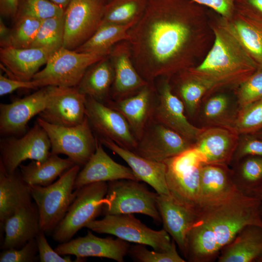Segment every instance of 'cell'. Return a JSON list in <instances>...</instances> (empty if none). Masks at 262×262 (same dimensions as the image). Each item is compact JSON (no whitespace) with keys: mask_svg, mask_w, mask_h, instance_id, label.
<instances>
[{"mask_svg":"<svg viewBox=\"0 0 262 262\" xmlns=\"http://www.w3.org/2000/svg\"><path fill=\"white\" fill-rule=\"evenodd\" d=\"M136 23L126 25L101 24L87 41L75 50L79 52H102L109 54L115 44L128 40L129 31Z\"/></svg>","mask_w":262,"mask_h":262,"instance_id":"cell-32","label":"cell"},{"mask_svg":"<svg viewBox=\"0 0 262 262\" xmlns=\"http://www.w3.org/2000/svg\"><path fill=\"white\" fill-rule=\"evenodd\" d=\"M105 0H71L65 10L63 47L75 50L87 41L100 26Z\"/></svg>","mask_w":262,"mask_h":262,"instance_id":"cell-12","label":"cell"},{"mask_svg":"<svg viewBox=\"0 0 262 262\" xmlns=\"http://www.w3.org/2000/svg\"><path fill=\"white\" fill-rule=\"evenodd\" d=\"M238 135L226 127L202 128L193 147L200 153L204 164L227 165L236 150Z\"/></svg>","mask_w":262,"mask_h":262,"instance_id":"cell-21","label":"cell"},{"mask_svg":"<svg viewBox=\"0 0 262 262\" xmlns=\"http://www.w3.org/2000/svg\"><path fill=\"white\" fill-rule=\"evenodd\" d=\"M251 195L258 197L262 202V184L253 191Z\"/></svg>","mask_w":262,"mask_h":262,"instance_id":"cell-53","label":"cell"},{"mask_svg":"<svg viewBox=\"0 0 262 262\" xmlns=\"http://www.w3.org/2000/svg\"><path fill=\"white\" fill-rule=\"evenodd\" d=\"M64 13V9L49 0H19L15 19L31 17L44 20L63 16Z\"/></svg>","mask_w":262,"mask_h":262,"instance_id":"cell-41","label":"cell"},{"mask_svg":"<svg viewBox=\"0 0 262 262\" xmlns=\"http://www.w3.org/2000/svg\"><path fill=\"white\" fill-rule=\"evenodd\" d=\"M54 52L44 48L0 47V68L7 72L9 78L31 81Z\"/></svg>","mask_w":262,"mask_h":262,"instance_id":"cell-22","label":"cell"},{"mask_svg":"<svg viewBox=\"0 0 262 262\" xmlns=\"http://www.w3.org/2000/svg\"><path fill=\"white\" fill-rule=\"evenodd\" d=\"M51 144L45 131L37 122L21 137L5 136L0 140V166L11 173L24 161H43L50 155Z\"/></svg>","mask_w":262,"mask_h":262,"instance_id":"cell-11","label":"cell"},{"mask_svg":"<svg viewBox=\"0 0 262 262\" xmlns=\"http://www.w3.org/2000/svg\"><path fill=\"white\" fill-rule=\"evenodd\" d=\"M139 181L123 179L107 182L102 213L104 215L140 213L161 223L157 204L158 194L150 191Z\"/></svg>","mask_w":262,"mask_h":262,"instance_id":"cell-5","label":"cell"},{"mask_svg":"<svg viewBox=\"0 0 262 262\" xmlns=\"http://www.w3.org/2000/svg\"><path fill=\"white\" fill-rule=\"evenodd\" d=\"M194 17L180 0H149L127 40L133 63L147 82L154 83L190 67L197 34Z\"/></svg>","mask_w":262,"mask_h":262,"instance_id":"cell-1","label":"cell"},{"mask_svg":"<svg viewBox=\"0 0 262 262\" xmlns=\"http://www.w3.org/2000/svg\"><path fill=\"white\" fill-rule=\"evenodd\" d=\"M76 164L69 158L63 159L50 153L43 161L33 160L19 167L22 179L28 185L47 186Z\"/></svg>","mask_w":262,"mask_h":262,"instance_id":"cell-31","label":"cell"},{"mask_svg":"<svg viewBox=\"0 0 262 262\" xmlns=\"http://www.w3.org/2000/svg\"><path fill=\"white\" fill-rule=\"evenodd\" d=\"M229 25L245 49L262 66V18L249 16Z\"/></svg>","mask_w":262,"mask_h":262,"instance_id":"cell-33","label":"cell"},{"mask_svg":"<svg viewBox=\"0 0 262 262\" xmlns=\"http://www.w3.org/2000/svg\"><path fill=\"white\" fill-rule=\"evenodd\" d=\"M85 227L98 233L109 234L127 242L150 246L156 251H167L172 245L165 230L152 229L132 214L105 215L101 219L90 222Z\"/></svg>","mask_w":262,"mask_h":262,"instance_id":"cell-9","label":"cell"},{"mask_svg":"<svg viewBox=\"0 0 262 262\" xmlns=\"http://www.w3.org/2000/svg\"><path fill=\"white\" fill-rule=\"evenodd\" d=\"M41 88L40 83L35 80L24 81L7 78L0 75V96H3L11 93L16 90L25 89H36Z\"/></svg>","mask_w":262,"mask_h":262,"instance_id":"cell-46","label":"cell"},{"mask_svg":"<svg viewBox=\"0 0 262 262\" xmlns=\"http://www.w3.org/2000/svg\"><path fill=\"white\" fill-rule=\"evenodd\" d=\"M193 1L209 6L223 16L229 17L232 13L234 0H193Z\"/></svg>","mask_w":262,"mask_h":262,"instance_id":"cell-48","label":"cell"},{"mask_svg":"<svg viewBox=\"0 0 262 262\" xmlns=\"http://www.w3.org/2000/svg\"><path fill=\"white\" fill-rule=\"evenodd\" d=\"M38 252L35 238L19 248L4 249L0 255V262H33Z\"/></svg>","mask_w":262,"mask_h":262,"instance_id":"cell-44","label":"cell"},{"mask_svg":"<svg viewBox=\"0 0 262 262\" xmlns=\"http://www.w3.org/2000/svg\"><path fill=\"white\" fill-rule=\"evenodd\" d=\"M256 135L258 138L262 139V130L258 131Z\"/></svg>","mask_w":262,"mask_h":262,"instance_id":"cell-54","label":"cell"},{"mask_svg":"<svg viewBox=\"0 0 262 262\" xmlns=\"http://www.w3.org/2000/svg\"><path fill=\"white\" fill-rule=\"evenodd\" d=\"M237 189L227 165L204 164L200 170L199 197L196 209L223 199Z\"/></svg>","mask_w":262,"mask_h":262,"instance_id":"cell-27","label":"cell"},{"mask_svg":"<svg viewBox=\"0 0 262 262\" xmlns=\"http://www.w3.org/2000/svg\"><path fill=\"white\" fill-rule=\"evenodd\" d=\"M156 100L154 83H149L134 95L106 104L119 112L126 119L138 141L152 119Z\"/></svg>","mask_w":262,"mask_h":262,"instance_id":"cell-20","label":"cell"},{"mask_svg":"<svg viewBox=\"0 0 262 262\" xmlns=\"http://www.w3.org/2000/svg\"><path fill=\"white\" fill-rule=\"evenodd\" d=\"M156 100L152 119L177 132L194 144L202 128L192 124L187 118L185 107L172 90L168 78H163L157 86Z\"/></svg>","mask_w":262,"mask_h":262,"instance_id":"cell-16","label":"cell"},{"mask_svg":"<svg viewBox=\"0 0 262 262\" xmlns=\"http://www.w3.org/2000/svg\"><path fill=\"white\" fill-rule=\"evenodd\" d=\"M193 146L177 132L152 119L132 151L149 160L164 162Z\"/></svg>","mask_w":262,"mask_h":262,"instance_id":"cell-15","label":"cell"},{"mask_svg":"<svg viewBox=\"0 0 262 262\" xmlns=\"http://www.w3.org/2000/svg\"><path fill=\"white\" fill-rule=\"evenodd\" d=\"M245 139L234 153L235 159L239 160L248 155L262 157V139L251 137Z\"/></svg>","mask_w":262,"mask_h":262,"instance_id":"cell-47","label":"cell"},{"mask_svg":"<svg viewBox=\"0 0 262 262\" xmlns=\"http://www.w3.org/2000/svg\"><path fill=\"white\" fill-rule=\"evenodd\" d=\"M157 204L164 229L184 256L187 235L196 220V211L179 202L170 194H158Z\"/></svg>","mask_w":262,"mask_h":262,"instance_id":"cell-23","label":"cell"},{"mask_svg":"<svg viewBox=\"0 0 262 262\" xmlns=\"http://www.w3.org/2000/svg\"><path fill=\"white\" fill-rule=\"evenodd\" d=\"M36 122L46 131L52 154H63L76 164L84 166L95 153L98 138L87 117L77 126L63 127L48 123L39 117Z\"/></svg>","mask_w":262,"mask_h":262,"instance_id":"cell-10","label":"cell"},{"mask_svg":"<svg viewBox=\"0 0 262 262\" xmlns=\"http://www.w3.org/2000/svg\"><path fill=\"white\" fill-rule=\"evenodd\" d=\"M1 228L5 232L3 250L20 248L34 239L41 230L36 204L33 203L16 212L5 220Z\"/></svg>","mask_w":262,"mask_h":262,"instance_id":"cell-26","label":"cell"},{"mask_svg":"<svg viewBox=\"0 0 262 262\" xmlns=\"http://www.w3.org/2000/svg\"><path fill=\"white\" fill-rule=\"evenodd\" d=\"M29 186L17 169L8 173L0 166V223L20 209L33 204Z\"/></svg>","mask_w":262,"mask_h":262,"instance_id":"cell-28","label":"cell"},{"mask_svg":"<svg viewBox=\"0 0 262 262\" xmlns=\"http://www.w3.org/2000/svg\"><path fill=\"white\" fill-rule=\"evenodd\" d=\"M86 96L77 87H61L38 117L51 124L73 127L82 123L86 115Z\"/></svg>","mask_w":262,"mask_h":262,"instance_id":"cell-19","label":"cell"},{"mask_svg":"<svg viewBox=\"0 0 262 262\" xmlns=\"http://www.w3.org/2000/svg\"><path fill=\"white\" fill-rule=\"evenodd\" d=\"M231 103L224 94H217L210 97L204 103L203 117L208 124L230 129L235 118L231 115Z\"/></svg>","mask_w":262,"mask_h":262,"instance_id":"cell-37","label":"cell"},{"mask_svg":"<svg viewBox=\"0 0 262 262\" xmlns=\"http://www.w3.org/2000/svg\"><path fill=\"white\" fill-rule=\"evenodd\" d=\"M102 146L98 139L95 153L77 176L74 190L100 181L108 182L123 179L139 181L130 167L114 161L105 151Z\"/></svg>","mask_w":262,"mask_h":262,"instance_id":"cell-25","label":"cell"},{"mask_svg":"<svg viewBox=\"0 0 262 262\" xmlns=\"http://www.w3.org/2000/svg\"><path fill=\"white\" fill-rule=\"evenodd\" d=\"M164 162L170 194L196 211L199 203L200 170L204 164L200 153L193 147Z\"/></svg>","mask_w":262,"mask_h":262,"instance_id":"cell-8","label":"cell"},{"mask_svg":"<svg viewBox=\"0 0 262 262\" xmlns=\"http://www.w3.org/2000/svg\"><path fill=\"white\" fill-rule=\"evenodd\" d=\"M64 15L43 20L30 48H44L56 51L63 47Z\"/></svg>","mask_w":262,"mask_h":262,"instance_id":"cell-36","label":"cell"},{"mask_svg":"<svg viewBox=\"0 0 262 262\" xmlns=\"http://www.w3.org/2000/svg\"><path fill=\"white\" fill-rule=\"evenodd\" d=\"M53 3L61 7L65 10L71 0H49Z\"/></svg>","mask_w":262,"mask_h":262,"instance_id":"cell-51","label":"cell"},{"mask_svg":"<svg viewBox=\"0 0 262 262\" xmlns=\"http://www.w3.org/2000/svg\"><path fill=\"white\" fill-rule=\"evenodd\" d=\"M249 3L262 13V0H248Z\"/></svg>","mask_w":262,"mask_h":262,"instance_id":"cell-52","label":"cell"},{"mask_svg":"<svg viewBox=\"0 0 262 262\" xmlns=\"http://www.w3.org/2000/svg\"><path fill=\"white\" fill-rule=\"evenodd\" d=\"M257 262H262V255L257 260Z\"/></svg>","mask_w":262,"mask_h":262,"instance_id":"cell-55","label":"cell"},{"mask_svg":"<svg viewBox=\"0 0 262 262\" xmlns=\"http://www.w3.org/2000/svg\"><path fill=\"white\" fill-rule=\"evenodd\" d=\"M179 73L177 96L183 102L188 115L192 117L196 112L200 99L209 89L202 82L193 77L187 69Z\"/></svg>","mask_w":262,"mask_h":262,"instance_id":"cell-35","label":"cell"},{"mask_svg":"<svg viewBox=\"0 0 262 262\" xmlns=\"http://www.w3.org/2000/svg\"><path fill=\"white\" fill-rule=\"evenodd\" d=\"M233 180L240 190L251 195L262 184V157H252L245 160L240 166L238 178Z\"/></svg>","mask_w":262,"mask_h":262,"instance_id":"cell-40","label":"cell"},{"mask_svg":"<svg viewBox=\"0 0 262 262\" xmlns=\"http://www.w3.org/2000/svg\"><path fill=\"white\" fill-rule=\"evenodd\" d=\"M109 57L115 72L110 100L116 101L132 96L149 83L136 69L127 40L115 44L109 54Z\"/></svg>","mask_w":262,"mask_h":262,"instance_id":"cell-18","label":"cell"},{"mask_svg":"<svg viewBox=\"0 0 262 262\" xmlns=\"http://www.w3.org/2000/svg\"><path fill=\"white\" fill-rule=\"evenodd\" d=\"M109 54L102 52H79L61 47L49 57L44 68L33 80L41 87L54 86L77 87L87 70Z\"/></svg>","mask_w":262,"mask_h":262,"instance_id":"cell-6","label":"cell"},{"mask_svg":"<svg viewBox=\"0 0 262 262\" xmlns=\"http://www.w3.org/2000/svg\"><path fill=\"white\" fill-rule=\"evenodd\" d=\"M61 87L47 86L22 98L0 104V133L4 136L24 133L27 124L39 115L60 91Z\"/></svg>","mask_w":262,"mask_h":262,"instance_id":"cell-13","label":"cell"},{"mask_svg":"<svg viewBox=\"0 0 262 262\" xmlns=\"http://www.w3.org/2000/svg\"><path fill=\"white\" fill-rule=\"evenodd\" d=\"M45 232L40 230L35 237L38 250L39 258L41 262H71L70 256L58 254L49 246L45 236Z\"/></svg>","mask_w":262,"mask_h":262,"instance_id":"cell-45","label":"cell"},{"mask_svg":"<svg viewBox=\"0 0 262 262\" xmlns=\"http://www.w3.org/2000/svg\"><path fill=\"white\" fill-rule=\"evenodd\" d=\"M86 115L98 137L111 140L133 151L138 140L125 118L118 111L86 96Z\"/></svg>","mask_w":262,"mask_h":262,"instance_id":"cell-14","label":"cell"},{"mask_svg":"<svg viewBox=\"0 0 262 262\" xmlns=\"http://www.w3.org/2000/svg\"><path fill=\"white\" fill-rule=\"evenodd\" d=\"M258 197L239 189L228 196L196 210V220L186 237L184 255L190 262H210L244 228H262Z\"/></svg>","mask_w":262,"mask_h":262,"instance_id":"cell-2","label":"cell"},{"mask_svg":"<svg viewBox=\"0 0 262 262\" xmlns=\"http://www.w3.org/2000/svg\"><path fill=\"white\" fill-rule=\"evenodd\" d=\"M149 0H111L106 3L101 24L126 25L137 22Z\"/></svg>","mask_w":262,"mask_h":262,"instance_id":"cell-34","label":"cell"},{"mask_svg":"<svg viewBox=\"0 0 262 262\" xmlns=\"http://www.w3.org/2000/svg\"><path fill=\"white\" fill-rule=\"evenodd\" d=\"M10 29L8 28L4 24L1 17L0 19V47H3L9 35Z\"/></svg>","mask_w":262,"mask_h":262,"instance_id":"cell-50","label":"cell"},{"mask_svg":"<svg viewBox=\"0 0 262 262\" xmlns=\"http://www.w3.org/2000/svg\"><path fill=\"white\" fill-rule=\"evenodd\" d=\"M19 0H0V13L4 16L15 19Z\"/></svg>","mask_w":262,"mask_h":262,"instance_id":"cell-49","label":"cell"},{"mask_svg":"<svg viewBox=\"0 0 262 262\" xmlns=\"http://www.w3.org/2000/svg\"><path fill=\"white\" fill-rule=\"evenodd\" d=\"M80 168V165H75L47 186L29 185L38 210L40 229L45 233L52 232L74 199V182Z\"/></svg>","mask_w":262,"mask_h":262,"instance_id":"cell-4","label":"cell"},{"mask_svg":"<svg viewBox=\"0 0 262 262\" xmlns=\"http://www.w3.org/2000/svg\"><path fill=\"white\" fill-rule=\"evenodd\" d=\"M213 47L203 61L187 69L209 90L220 86L241 83L259 65L245 49L229 23H223L214 29Z\"/></svg>","mask_w":262,"mask_h":262,"instance_id":"cell-3","label":"cell"},{"mask_svg":"<svg viewBox=\"0 0 262 262\" xmlns=\"http://www.w3.org/2000/svg\"><path fill=\"white\" fill-rule=\"evenodd\" d=\"M175 242L172 240L171 248L167 251H151L145 245L137 244L130 246L128 253L134 260L139 262H185L178 254Z\"/></svg>","mask_w":262,"mask_h":262,"instance_id":"cell-42","label":"cell"},{"mask_svg":"<svg viewBox=\"0 0 262 262\" xmlns=\"http://www.w3.org/2000/svg\"><path fill=\"white\" fill-rule=\"evenodd\" d=\"M115 72L109 55L91 66L77 86L80 93L106 104L110 100Z\"/></svg>","mask_w":262,"mask_h":262,"instance_id":"cell-30","label":"cell"},{"mask_svg":"<svg viewBox=\"0 0 262 262\" xmlns=\"http://www.w3.org/2000/svg\"><path fill=\"white\" fill-rule=\"evenodd\" d=\"M230 129L237 134L256 133L262 130V99L240 109Z\"/></svg>","mask_w":262,"mask_h":262,"instance_id":"cell-39","label":"cell"},{"mask_svg":"<svg viewBox=\"0 0 262 262\" xmlns=\"http://www.w3.org/2000/svg\"><path fill=\"white\" fill-rule=\"evenodd\" d=\"M98 138L102 145L127 163L139 181L147 183L159 195L170 194L166 181V165L164 162L149 160L121 147L111 140Z\"/></svg>","mask_w":262,"mask_h":262,"instance_id":"cell-24","label":"cell"},{"mask_svg":"<svg viewBox=\"0 0 262 262\" xmlns=\"http://www.w3.org/2000/svg\"><path fill=\"white\" fill-rule=\"evenodd\" d=\"M15 23L10 29L8 38L2 47L17 49L30 48L43 20L21 17L15 19Z\"/></svg>","mask_w":262,"mask_h":262,"instance_id":"cell-38","label":"cell"},{"mask_svg":"<svg viewBox=\"0 0 262 262\" xmlns=\"http://www.w3.org/2000/svg\"><path fill=\"white\" fill-rule=\"evenodd\" d=\"M130 247L128 242L120 238H100L88 230L85 236L60 243L54 250L62 256H75L76 262H83L86 257H96L123 262Z\"/></svg>","mask_w":262,"mask_h":262,"instance_id":"cell-17","label":"cell"},{"mask_svg":"<svg viewBox=\"0 0 262 262\" xmlns=\"http://www.w3.org/2000/svg\"><path fill=\"white\" fill-rule=\"evenodd\" d=\"M237 98L241 108L262 99V66L240 83Z\"/></svg>","mask_w":262,"mask_h":262,"instance_id":"cell-43","label":"cell"},{"mask_svg":"<svg viewBox=\"0 0 262 262\" xmlns=\"http://www.w3.org/2000/svg\"><path fill=\"white\" fill-rule=\"evenodd\" d=\"M107 188V182L100 181L76 189L74 199L52 232L53 240L60 243L70 241L79 230L102 213Z\"/></svg>","mask_w":262,"mask_h":262,"instance_id":"cell-7","label":"cell"},{"mask_svg":"<svg viewBox=\"0 0 262 262\" xmlns=\"http://www.w3.org/2000/svg\"><path fill=\"white\" fill-rule=\"evenodd\" d=\"M262 255V228L249 225L220 251L218 262H256Z\"/></svg>","mask_w":262,"mask_h":262,"instance_id":"cell-29","label":"cell"},{"mask_svg":"<svg viewBox=\"0 0 262 262\" xmlns=\"http://www.w3.org/2000/svg\"><path fill=\"white\" fill-rule=\"evenodd\" d=\"M261 215L262 216V204L261 207Z\"/></svg>","mask_w":262,"mask_h":262,"instance_id":"cell-56","label":"cell"}]
</instances>
